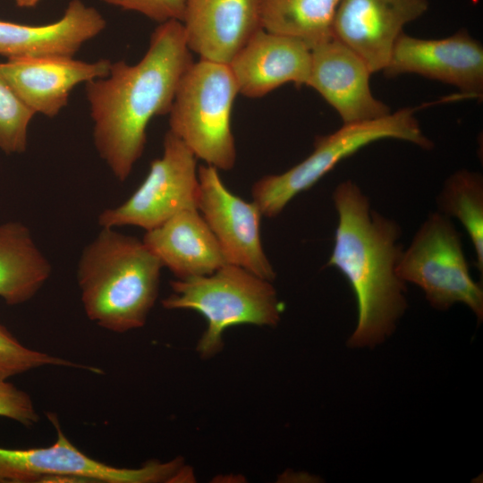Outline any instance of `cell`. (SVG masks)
I'll return each mask as SVG.
<instances>
[{
	"label": "cell",
	"mask_w": 483,
	"mask_h": 483,
	"mask_svg": "<svg viewBox=\"0 0 483 483\" xmlns=\"http://www.w3.org/2000/svg\"><path fill=\"white\" fill-rule=\"evenodd\" d=\"M192 63L182 22L170 20L155 29L138 63L112 62L106 76L85 83L95 148L118 181L130 176L144 151L150 120L169 113Z\"/></svg>",
	"instance_id": "1"
},
{
	"label": "cell",
	"mask_w": 483,
	"mask_h": 483,
	"mask_svg": "<svg viewBox=\"0 0 483 483\" xmlns=\"http://www.w3.org/2000/svg\"><path fill=\"white\" fill-rule=\"evenodd\" d=\"M338 224L326 267L338 269L356 298L357 326L351 347H373L395 328L407 309L406 287L396 267L402 253V228L370 208L369 198L352 180L333 192Z\"/></svg>",
	"instance_id": "2"
},
{
	"label": "cell",
	"mask_w": 483,
	"mask_h": 483,
	"mask_svg": "<svg viewBox=\"0 0 483 483\" xmlns=\"http://www.w3.org/2000/svg\"><path fill=\"white\" fill-rule=\"evenodd\" d=\"M162 267L142 240L101 227L77 267L87 317L115 333L142 327L158 296Z\"/></svg>",
	"instance_id": "3"
},
{
	"label": "cell",
	"mask_w": 483,
	"mask_h": 483,
	"mask_svg": "<svg viewBox=\"0 0 483 483\" xmlns=\"http://www.w3.org/2000/svg\"><path fill=\"white\" fill-rule=\"evenodd\" d=\"M172 292L162 301L167 309H189L200 314L207 327L196 351L203 359L219 353L224 333L240 325L275 326L283 306L272 281L233 264L215 272L171 282Z\"/></svg>",
	"instance_id": "4"
},
{
	"label": "cell",
	"mask_w": 483,
	"mask_h": 483,
	"mask_svg": "<svg viewBox=\"0 0 483 483\" xmlns=\"http://www.w3.org/2000/svg\"><path fill=\"white\" fill-rule=\"evenodd\" d=\"M238 88L228 64L200 59L182 75L169 131L207 165L229 171L236 162L231 113Z\"/></svg>",
	"instance_id": "5"
},
{
	"label": "cell",
	"mask_w": 483,
	"mask_h": 483,
	"mask_svg": "<svg viewBox=\"0 0 483 483\" xmlns=\"http://www.w3.org/2000/svg\"><path fill=\"white\" fill-rule=\"evenodd\" d=\"M416 108L405 107L373 121L343 124L318 136L313 151L301 162L278 174L258 179L251 188L252 200L263 216L275 217L298 194L310 189L338 163L370 143L394 139L424 149L433 147L415 117Z\"/></svg>",
	"instance_id": "6"
},
{
	"label": "cell",
	"mask_w": 483,
	"mask_h": 483,
	"mask_svg": "<svg viewBox=\"0 0 483 483\" xmlns=\"http://www.w3.org/2000/svg\"><path fill=\"white\" fill-rule=\"evenodd\" d=\"M396 271L403 282L419 286L433 308L445 310L463 303L482 320V287L470 274L461 234L438 210L428 214L402 250Z\"/></svg>",
	"instance_id": "7"
},
{
	"label": "cell",
	"mask_w": 483,
	"mask_h": 483,
	"mask_svg": "<svg viewBox=\"0 0 483 483\" xmlns=\"http://www.w3.org/2000/svg\"><path fill=\"white\" fill-rule=\"evenodd\" d=\"M49 419L56 429L55 442L47 447H0V483L75 481L104 483H157L182 479L183 460L150 461L140 468H120L97 461L78 449L64 435L55 415Z\"/></svg>",
	"instance_id": "8"
},
{
	"label": "cell",
	"mask_w": 483,
	"mask_h": 483,
	"mask_svg": "<svg viewBox=\"0 0 483 483\" xmlns=\"http://www.w3.org/2000/svg\"><path fill=\"white\" fill-rule=\"evenodd\" d=\"M198 169L195 155L168 131L163 154L151 162L143 182L123 203L102 211L99 225H132L148 231L183 210L198 209Z\"/></svg>",
	"instance_id": "9"
},
{
	"label": "cell",
	"mask_w": 483,
	"mask_h": 483,
	"mask_svg": "<svg viewBox=\"0 0 483 483\" xmlns=\"http://www.w3.org/2000/svg\"><path fill=\"white\" fill-rule=\"evenodd\" d=\"M198 175V210L217 240L227 263L273 281L275 272L262 246L263 215L258 206L233 194L216 167L199 165Z\"/></svg>",
	"instance_id": "10"
},
{
	"label": "cell",
	"mask_w": 483,
	"mask_h": 483,
	"mask_svg": "<svg viewBox=\"0 0 483 483\" xmlns=\"http://www.w3.org/2000/svg\"><path fill=\"white\" fill-rule=\"evenodd\" d=\"M383 72L388 77L419 74L453 85L465 97H483V47L465 30L439 39L402 32Z\"/></svg>",
	"instance_id": "11"
},
{
	"label": "cell",
	"mask_w": 483,
	"mask_h": 483,
	"mask_svg": "<svg viewBox=\"0 0 483 483\" xmlns=\"http://www.w3.org/2000/svg\"><path fill=\"white\" fill-rule=\"evenodd\" d=\"M428 9V0H340L332 37L359 55L372 73L384 71L403 27Z\"/></svg>",
	"instance_id": "12"
},
{
	"label": "cell",
	"mask_w": 483,
	"mask_h": 483,
	"mask_svg": "<svg viewBox=\"0 0 483 483\" xmlns=\"http://www.w3.org/2000/svg\"><path fill=\"white\" fill-rule=\"evenodd\" d=\"M307 86L339 114L343 124L383 118L390 107L371 92V71L365 62L334 37L310 48Z\"/></svg>",
	"instance_id": "13"
},
{
	"label": "cell",
	"mask_w": 483,
	"mask_h": 483,
	"mask_svg": "<svg viewBox=\"0 0 483 483\" xmlns=\"http://www.w3.org/2000/svg\"><path fill=\"white\" fill-rule=\"evenodd\" d=\"M185 41L200 59L229 64L262 28L259 0H187Z\"/></svg>",
	"instance_id": "14"
},
{
	"label": "cell",
	"mask_w": 483,
	"mask_h": 483,
	"mask_svg": "<svg viewBox=\"0 0 483 483\" xmlns=\"http://www.w3.org/2000/svg\"><path fill=\"white\" fill-rule=\"evenodd\" d=\"M112 62H87L73 56L12 59L1 70L18 97L35 114L57 115L68 104L72 89L108 74Z\"/></svg>",
	"instance_id": "15"
},
{
	"label": "cell",
	"mask_w": 483,
	"mask_h": 483,
	"mask_svg": "<svg viewBox=\"0 0 483 483\" xmlns=\"http://www.w3.org/2000/svg\"><path fill=\"white\" fill-rule=\"evenodd\" d=\"M311 52L302 40L259 29L228 64L238 93L260 97L276 88L306 85Z\"/></svg>",
	"instance_id": "16"
},
{
	"label": "cell",
	"mask_w": 483,
	"mask_h": 483,
	"mask_svg": "<svg viewBox=\"0 0 483 483\" xmlns=\"http://www.w3.org/2000/svg\"><path fill=\"white\" fill-rule=\"evenodd\" d=\"M106 26L103 15L81 0L70 1L63 16L51 23L28 25L0 21V56L7 60L74 56Z\"/></svg>",
	"instance_id": "17"
},
{
	"label": "cell",
	"mask_w": 483,
	"mask_h": 483,
	"mask_svg": "<svg viewBox=\"0 0 483 483\" xmlns=\"http://www.w3.org/2000/svg\"><path fill=\"white\" fill-rule=\"evenodd\" d=\"M142 241L176 279L209 275L227 263L198 209L183 210L146 231Z\"/></svg>",
	"instance_id": "18"
},
{
	"label": "cell",
	"mask_w": 483,
	"mask_h": 483,
	"mask_svg": "<svg viewBox=\"0 0 483 483\" xmlns=\"http://www.w3.org/2000/svg\"><path fill=\"white\" fill-rule=\"evenodd\" d=\"M51 271L50 262L27 226L17 221L0 225V297L6 304L32 299Z\"/></svg>",
	"instance_id": "19"
},
{
	"label": "cell",
	"mask_w": 483,
	"mask_h": 483,
	"mask_svg": "<svg viewBox=\"0 0 483 483\" xmlns=\"http://www.w3.org/2000/svg\"><path fill=\"white\" fill-rule=\"evenodd\" d=\"M340 0H259L266 30L297 38L309 48L332 38Z\"/></svg>",
	"instance_id": "20"
},
{
	"label": "cell",
	"mask_w": 483,
	"mask_h": 483,
	"mask_svg": "<svg viewBox=\"0 0 483 483\" xmlns=\"http://www.w3.org/2000/svg\"><path fill=\"white\" fill-rule=\"evenodd\" d=\"M438 211L457 218L473 245L478 270L483 273V178L474 171L461 169L444 182L437 197Z\"/></svg>",
	"instance_id": "21"
},
{
	"label": "cell",
	"mask_w": 483,
	"mask_h": 483,
	"mask_svg": "<svg viewBox=\"0 0 483 483\" xmlns=\"http://www.w3.org/2000/svg\"><path fill=\"white\" fill-rule=\"evenodd\" d=\"M35 114L18 97L1 70L0 63V149L6 154L23 153L28 130Z\"/></svg>",
	"instance_id": "22"
},
{
	"label": "cell",
	"mask_w": 483,
	"mask_h": 483,
	"mask_svg": "<svg viewBox=\"0 0 483 483\" xmlns=\"http://www.w3.org/2000/svg\"><path fill=\"white\" fill-rule=\"evenodd\" d=\"M45 366L87 369L98 373L97 368L30 349L0 324V381Z\"/></svg>",
	"instance_id": "23"
},
{
	"label": "cell",
	"mask_w": 483,
	"mask_h": 483,
	"mask_svg": "<svg viewBox=\"0 0 483 483\" xmlns=\"http://www.w3.org/2000/svg\"><path fill=\"white\" fill-rule=\"evenodd\" d=\"M0 417L27 427L38 421L30 396L7 380L0 381Z\"/></svg>",
	"instance_id": "24"
},
{
	"label": "cell",
	"mask_w": 483,
	"mask_h": 483,
	"mask_svg": "<svg viewBox=\"0 0 483 483\" xmlns=\"http://www.w3.org/2000/svg\"><path fill=\"white\" fill-rule=\"evenodd\" d=\"M123 10L139 13L159 23L182 21L187 0H102Z\"/></svg>",
	"instance_id": "25"
},
{
	"label": "cell",
	"mask_w": 483,
	"mask_h": 483,
	"mask_svg": "<svg viewBox=\"0 0 483 483\" xmlns=\"http://www.w3.org/2000/svg\"><path fill=\"white\" fill-rule=\"evenodd\" d=\"M41 0H14L17 6L21 8H31L36 6Z\"/></svg>",
	"instance_id": "26"
}]
</instances>
